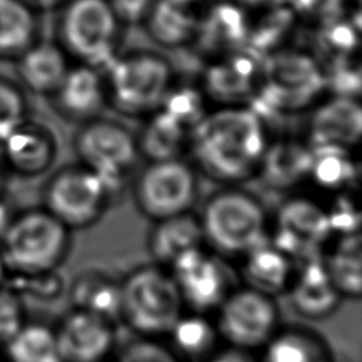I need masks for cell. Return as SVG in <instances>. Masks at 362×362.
<instances>
[{
	"instance_id": "1",
	"label": "cell",
	"mask_w": 362,
	"mask_h": 362,
	"mask_svg": "<svg viewBox=\"0 0 362 362\" xmlns=\"http://www.w3.org/2000/svg\"><path fill=\"white\" fill-rule=\"evenodd\" d=\"M189 146L205 175L235 185L259 171L269 139L255 109L226 106L199 120L191 130Z\"/></svg>"
},
{
	"instance_id": "2",
	"label": "cell",
	"mask_w": 362,
	"mask_h": 362,
	"mask_svg": "<svg viewBox=\"0 0 362 362\" xmlns=\"http://www.w3.org/2000/svg\"><path fill=\"white\" fill-rule=\"evenodd\" d=\"M204 243L221 256H245L267 243L269 219L255 195L228 187L212 194L198 218Z\"/></svg>"
},
{
	"instance_id": "3",
	"label": "cell",
	"mask_w": 362,
	"mask_h": 362,
	"mask_svg": "<svg viewBox=\"0 0 362 362\" xmlns=\"http://www.w3.org/2000/svg\"><path fill=\"white\" fill-rule=\"evenodd\" d=\"M69 229L45 208L16 212L0 242V253L8 276L49 274L65 259Z\"/></svg>"
},
{
	"instance_id": "4",
	"label": "cell",
	"mask_w": 362,
	"mask_h": 362,
	"mask_svg": "<svg viewBox=\"0 0 362 362\" xmlns=\"http://www.w3.org/2000/svg\"><path fill=\"white\" fill-rule=\"evenodd\" d=\"M120 288V318L141 337L170 334L184 314V301L170 272L146 266L124 277Z\"/></svg>"
},
{
	"instance_id": "5",
	"label": "cell",
	"mask_w": 362,
	"mask_h": 362,
	"mask_svg": "<svg viewBox=\"0 0 362 362\" xmlns=\"http://www.w3.org/2000/svg\"><path fill=\"white\" fill-rule=\"evenodd\" d=\"M112 191L103 180L83 165H69L48 178L42 208L69 230L86 228L105 212Z\"/></svg>"
},
{
	"instance_id": "6",
	"label": "cell",
	"mask_w": 362,
	"mask_h": 362,
	"mask_svg": "<svg viewBox=\"0 0 362 362\" xmlns=\"http://www.w3.org/2000/svg\"><path fill=\"white\" fill-rule=\"evenodd\" d=\"M197 195L195 170L180 157L148 161L134 182L139 209L156 222L189 212Z\"/></svg>"
},
{
	"instance_id": "7",
	"label": "cell",
	"mask_w": 362,
	"mask_h": 362,
	"mask_svg": "<svg viewBox=\"0 0 362 362\" xmlns=\"http://www.w3.org/2000/svg\"><path fill=\"white\" fill-rule=\"evenodd\" d=\"M136 140L122 123L96 117L82 123L75 134L74 147L81 165L98 174L115 192L136 161Z\"/></svg>"
},
{
	"instance_id": "8",
	"label": "cell",
	"mask_w": 362,
	"mask_h": 362,
	"mask_svg": "<svg viewBox=\"0 0 362 362\" xmlns=\"http://www.w3.org/2000/svg\"><path fill=\"white\" fill-rule=\"evenodd\" d=\"M216 310V331L229 346L252 351L264 346L277 331L273 297L247 286L232 290Z\"/></svg>"
},
{
	"instance_id": "9",
	"label": "cell",
	"mask_w": 362,
	"mask_h": 362,
	"mask_svg": "<svg viewBox=\"0 0 362 362\" xmlns=\"http://www.w3.org/2000/svg\"><path fill=\"white\" fill-rule=\"evenodd\" d=\"M170 69L161 59L139 57L116 62L110 74L113 107L127 116L156 112L168 93Z\"/></svg>"
},
{
	"instance_id": "10",
	"label": "cell",
	"mask_w": 362,
	"mask_h": 362,
	"mask_svg": "<svg viewBox=\"0 0 362 362\" xmlns=\"http://www.w3.org/2000/svg\"><path fill=\"white\" fill-rule=\"evenodd\" d=\"M332 235L327 209L310 198L294 197L279 209L273 232V246L290 259L318 257Z\"/></svg>"
},
{
	"instance_id": "11",
	"label": "cell",
	"mask_w": 362,
	"mask_h": 362,
	"mask_svg": "<svg viewBox=\"0 0 362 362\" xmlns=\"http://www.w3.org/2000/svg\"><path fill=\"white\" fill-rule=\"evenodd\" d=\"M266 75L262 98L269 107L283 112L308 106L325 83L315 64L297 54H280L269 59Z\"/></svg>"
},
{
	"instance_id": "12",
	"label": "cell",
	"mask_w": 362,
	"mask_h": 362,
	"mask_svg": "<svg viewBox=\"0 0 362 362\" xmlns=\"http://www.w3.org/2000/svg\"><path fill=\"white\" fill-rule=\"evenodd\" d=\"M168 272L177 283L184 304L199 314L218 308L232 291L226 266L204 247L178 257Z\"/></svg>"
},
{
	"instance_id": "13",
	"label": "cell",
	"mask_w": 362,
	"mask_h": 362,
	"mask_svg": "<svg viewBox=\"0 0 362 362\" xmlns=\"http://www.w3.org/2000/svg\"><path fill=\"white\" fill-rule=\"evenodd\" d=\"M62 362H100L115 344L112 322L89 311L74 308L54 328Z\"/></svg>"
},
{
	"instance_id": "14",
	"label": "cell",
	"mask_w": 362,
	"mask_h": 362,
	"mask_svg": "<svg viewBox=\"0 0 362 362\" xmlns=\"http://www.w3.org/2000/svg\"><path fill=\"white\" fill-rule=\"evenodd\" d=\"M64 31L68 45L76 54L93 64L109 61L113 20L102 0H76L66 13Z\"/></svg>"
},
{
	"instance_id": "15",
	"label": "cell",
	"mask_w": 362,
	"mask_h": 362,
	"mask_svg": "<svg viewBox=\"0 0 362 362\" xmlns=\"http://www.w3.org/2000/svg\"><path fill=\"white\" fill-rule=\"evenodd\" d=\"M0 153L8 174L31 178L52 165L57 141L48 127L28 119L0 144Z\"/></svg>"
},
{
	"instance_id": "16",
	"label": "cell",
	"mask_w": 362,
	"mask_h": 362,
	"mask_svg": "<svg viewBox=\"0 0 362 362\" xmlns=\"http://www.w3.org/2000/svg\"><path fill=\"white\" fill-rule=\"evenodd\" d=\"M361 134L362 110L352 98H332L320 105L311 115V146H337L351 150L359 143Z\"/></svg>"
},
{
	"instance_id": "17",
	"label": "cell",
	"mask_w": 362,
	"mask_h": 362,
	"mask_svg": "<svg viewBox=\"0 0 362 362\" xmlns=\"http://www.w3.org/2000/svg\"><path fill=\"white\" fill-rule=\"evenodd\" d=\"M288 287L294 310L307 318L327 317L339 303L341 294L332 284L321 257L305 260Z\"/></svg>"
},
{
	"instance_id": "18",
	"label": "cell",
	"mask_w": 362,
	"mask_h": 362,
	"mask_svg": "<svg viewBox=\"0 0 362 362\" xmlns=\"http://www.w3.org/2000/svg\"><path fill=\"white\" fill-rule=\"evenodd\" d=\"M51 96L55 109L65 119L82 123L96 119L105 105L102 82L98 74L88 68L68 71Z\"/></svg>"
},
{
	"instance_id": "19",
	"label": "cell",
	"mask_w": 362,
	"mask_h": 362,
	"mask_svg": "<svg viewBox=\"0 0 362 362\" xmlns=\"http://www.w3.org/2000/svg\"><path fill=\"white\" fill-rule=\"evenodd\" d=\"M204 247L201 225L189 212L157 221L148 238V249L160 267L170 269L182 255Z\"/></svg>"
},
{
	"instance_id": "20",
	"label": "cell",
	"mask_w": 362,
	"mask_h": 362,
	"mask_svg": "<svg viewBox=\"0 0 362 362\" xmlns=\"http://www.w3.org/2000/svg\"><path fill=\"white\" fill-rule=\"evenodd\" d=\"M313 163L311 147L298 140L269 143L262 158L259 174L273 188H286L310 177Z\"/></svg>"
},
{
	"instance_id": "21",
	"label": "cell",
	"mask_w": 362,
	"mask_h": 362,
	"mask_svg": "<svg viewBox=\"0 0 362 362\" xmlns=\"http://www.w3.org/2000/svg\"><path fill=\"white\" fill-rule=\"evenodd\" d=\"M243 259L242 276L247 287L270 297L288 288L294 276L291 259L273 245L264 243Z\"/></svg>"
},
{
	"instance_id": "22",
	"label": "cell",
	"mask_w": 362,
	"mask_h": 362,
	"mask_svg": "<svg viewBox=\"0 0 362 362\" xmlns=\"http://www.w3.org/2000/svg\"><path fill=\"white\" fill-rule=\"evenodd\" d=\"M66 72L62 54L47 42L30 45L17 58L20 82L37 95H52Z\"/></svg>"
},
{
	"instance_id": "23",
	"label": "cell",
	"mask_w": 362,
	"mask_h": 362,
	"mask_svg": "<svg viewBox=\"0 0 362 362\" xmlns=\"http://www.w3.org/2000/svg\"><path fill=\"white\" fill-rule=\"evenodd\" d=\"M262 362H332L327 345L311 331H276L266 342Z\"/></svg>"
},
{
	"instance_id": "24",
	"label": "cell",
	"mask_w": 362,
	"mask_h": 362,
	"mask_svg": "<svg viewBox=\"0 0 362 362\" xmlns=\"http://www.w3.org/2000/svg\"><path fill=\"white\" fill-rule=\"evenodd\" d=\"M153 113L136 140L139 153H143L150 161L177 158L189 140V130L163 109Z\"/></svg>"
},
{
	"instance_id": "25",
	"label": "cell",
	"mask_w": 362,
	"mask_h": 362,
	"mask_svg": "<svg viewBox=\"0 0 362 362\" xmlns=\"http://www.w3.org/2000/svg\"><path fill=\"white\" fill-rule=\"evenodd\" d=\"M4 362H62L54 328L27 321L1 348Z\"/></svg>"
},
{
	"instance_id": "26",
	"label": "cell",
	"mask_w": 362,
	"mask_h": 362,
	"mask_svg": "<svg viewBox=\"0 0 362 362\" xmlns=\"http://www.w3.org/2000/svg\"><path fill=\"white\" fill-rule=\"evenodd\" d=\"M168 335L174 345L173 351L178 358L204 362L216 351L219 339L215 322H211L199 313L182 314Z\"/></svg>"
},
{
	"instance_id": "27",
	"label": "cell",
	"mask_w": 362,
	"mask_h": 362,
	"mask_svg": "<svg viewBox=\"0 0 362 362\" xmlns=\"http://www.w3.org/2000/svg\"><path fill=\"white\" fill-rule=\"evenodd\" d=\"M35 23L24 0H0V58H18L33 45Z\"/></svg>"
},
{
	"instance_id": "28",
	"label": "cell",
	"mask_w": 362,
	"mask_h": 362,
	"mask_svg": "<svg viewBox=\"0 0 362 362\" xmlns=\"http://www.w3.org/2000/svg\"><path fill=\"white\" fill-rule=\"evenodd\" d=\"M327 273L339 294H361V236L342 235L334 250L322 260Z\"/></svg>"
},
{
	"instance_id": "29",
	"label": "cell",
	"mask_w": 362,
	"mask_h": 362,
	"mask_svg": "<svg viewBox=\"0 0 362 362\" xmlns=\"http://www.w3.org/2000/svg\"><path fill=\"white\" fill-rule=\"evenodd\" d=\"M75 308L100 315L110 322L120 318L119 284L103 276H81L72 286Z\"/></svg>"
},
{
	"instance_id": "30",
	"label": "cell",
	"mask_w": 362,
	"mask_h": 362,
	"mask_svg": "<svg viewBox=\"0 0 362 362\" xmlns=\"http://www.w3.org/2000/svg\"><path fill=\"white\" fill-rule=\"evenodd\" d=\"M255 65L249 58H235L229 65L214 66L206 74L209 93L222 102H238L252 89Z\"/></svg>"
},
{
	"instance_id": "31",
	"label": "cell",
	"mask_w": 362,
	"mask_h": 362,
	"mask_svg": "<svg viewBox=\"0 0 362 362\" xmlns=\"http://www.w3.org/2000/svg\"><path fill=\"white\" fill-rule=\"evenodd\" d=\"M313 163L310 177L318 187L325 189H341L348 185L355 168L349 150L337 146H310Z\"/></svg>"
},
{
	"instance_id": "32",
	"label": "cell",
	"mask_w": 362,
	"mask_h": 362,
	"mask_svg": "<svg viewBox=\"0 0 362 362\" xmlns=\"http://www.w3.org/2000/svg\"><path fill=\"white\" fill-rule=\"evenodd\" d=\"M28 119V102L23 89L0 76V144Z\"/></svg>"
},
{
	"instance_id": "33",
	"label": "cell",
	"mask_w": 362,
	"mask_h": 362,
	"mask_svg": "<svg viewBox=\"0 0 362 362\" xmlns=\"http://www.w3.org/2000/svg\"><path fill=\"white\" fill-rule=\"evenodd\" d=\"M192 20L182 10V0L163 1L154 14L153 30L165 42L181 41L191 28Z\"/></svg>"
},
{
	"instance_id": "34",
	"label": "cell",
	"mask_w": 362,
	"mask_h": 362,
	"mask_svg": "<svg viewBox=\"0 0 362 362\" xmlns=\"http://www.w3.org/2000/svg\"><path fill=\"white\" fill-rule=\"evenodd\" d=\"M27 322L23 296L11 284L0 286V348Z\"/></svg>"
},
{
	"instance_id": "35",
	"label": "cell",
	"mask_w": 362,
	"mask_h": 362,
	"mask_svg": "<svg viewBox=\"0 0 362 362\" xmlns=\"http://www.w3.org/2000/svg\"><path fill=\"white\" fill-rule=\"evenodd\" d=\"M161 106L164 112H167L171 117L188 129L189 134L191 130L205 116L199 95L189 89H182L171 95L167 93Z\"/></svg>"
},
{
	"instance_id": "36",
	"label": "cell",
	"mask_w": 362,
	"mask_h": 362,
	"mask_svg": "<svg viewBox=\"0 0 362 362\" xmlns=\"http://www.w3.org/2000/svg\"><path fill=\"white\" fill-rule=\"evenodd\" d=\"M117 362H180V358L168 346L141 337L123 348Z\"/></svg>"
},
{
	"instance_id": "37",
	"label": "cell",
	"mask_w": 362,
	"mask_h": 362,
	"mask_svg": "<svg viewBox=\"0 0 362 362\" xmlns=\"http://www.w3.org/2000/svg\"><path fill=\"white\" fill-rule=\"evenodd\" d=\"M214 20H212V30L221 28L225 34L226 38L238 41L242 40L245 35V25H243V18L240 11L230 6H221L216 8L214 13Z\"/></svg>"
},
{
	"instance_id": "38",
	"label": "cell",
	"mask_w": 362,
	"mask_h": 362,
	"mask_svg": "<svg viewBox=\"0 0 362 362\" xmlns=\"http://www.w3.org/2000/svg\"><path fill=\"white\" fill-rule=\"evenodd\" d=\"M205 362H259V361L253 356L252 351L228 345L223 349H216Z\"/></svg>"
},
{
	"instance_id": "39",
	"label": "cell",
	"mask_w": 362,
	"mask_h": 362,
	"mask_svg": "<svg viewBox=\"0 0 362 362\" xmlns=\"http://www.w3.org/2000/svg\"><path fill=\"white\" fill-rule=\"evenodd\" d=\"M328 40L339 49H351L356 44V37L352 27L346 24H338L328 33Z\"/></svg>"
},
{
	"instance_id": "40",
	"label": "cell",
	"mask_w": 362,
	"mask_h": 362,
	"mask_svg": "<svg viewBox=\"0 0 362 362\" xmlns=\"http://www.w3.org/2000/svg\"><path fill=\"white\" fill-rule=\"evenodd\" d=\"M115 3L122 16L130 20H136L144 10L147 0H115Z\"/></svg>"
},
{
	"instance_id": "41",
	"label": "cell",
	"mask_w": 362,
	"mask_h": 362,
	"mask_svg": "<svg viewBox=\"0 0 362 362\" xmlns=\"http://www.w3.org/2000/svg\"><path fill=\"white\" fill-rule=\"evenodd\" d=\"M16 212H13L11 206L8 205V202L6 201L4 195L0 197V242L1 239L4 238L8 226H10V222L13 219Z\"/></svg>"
},
{
	"instance_id": "42",
	"label": "cell",
	"mask_w": 362,
	"mask_h": 362,
	"mask_svg": "<svg viewBox=\"0 0 362 362\" xmlns=\"http://www.w3.org/2000/svg\"><path fill=\"white\" fill-rule=\"evenodd\" d=\"M341 0H314V7H318L327 16H331L337 11Z\"/></svg>"
},
{
	"instance_id": "43",
	"label": "cell",
	"mask_w": 362,
	"mask_h": 362,
	"mask_svg": "<svg viewBox=\"0 0 362 362\" xmlns=\"http://www.w3.org/2000/svg\"><path fill=\"white\" fill-rule=\"evenodd\" d=\"M8 175L10 174H8L7 168H6V164H4L1 153H0V197H3L4 192H6V185H7Z\"/></svg>"
},
{
	"instance_id": "44",
	"label": "cell",
	"mask_w": 362,
	"mask_h": 362,
	"mask_svg": "<svg viewBox=\"0 0 362 362\" xmlns=\"http://www.w3.org/2000/svg\"><path fill=\"white\" fill-rule=\"evenodd\" d=\"M7 279H8V272H7V267H6L1 253H0V286L7 283Z\"/></svg>"
},
{
	"instance_id": "45",
	"label": "cell",
	"mask_w": 362,
	"mask_h": 362,
	"mask_svg": "<svg viewBox=\"0 0 362 362\" xmlns=\"http://www.w3.org/2000/svg\"><path fill=\"white\" fill-rule=\"evenodd\" d=\"M28 1L35 3V4H38V6H42V7H48V6L54 4L57 0H28Z\"/></svg>"
},
{
	"instance_id": "46",
	"label": "cell",
	"mask_w": 362,
	"mask_h": 362,
	"mask_svg": "<svg viewBox=\"0 0 362 362\" xmlns=\"http://www.w3.org/2000/svg\"><path fill=\"white\" fill-rule=\"evenodd\" d=\"M0 362H4V358H3V355L0 354Z\"/></svg>"
},
{
	"instance_id": "47",
	"label": "cell",
	"mask_w": 362,
	"mask_h": 362,
	"mask_svg": "<svg viewBox=\"0 0 362 362\" xmlns=\"http://www.w3.org/2000/svg\"><path fill=\"white\" fill-rule=\"evenodd\" d=\"M252 1H256V0H252Z\"/></svg>"
},
{
	"instance_id": "48",
	"label": "cell",
	"mask_w": 362,
	"mask_h": 362,
	"mask_svg": "<svg viewBox=\"0 0 362 362\" xmlns=\"http://www.w3.org/2000/svg\"><path fill=\"white\" fill-rule=\"evenodd\" d=\"M100 362H105V361H100Z\"/></svg>"
}]
</instances>
